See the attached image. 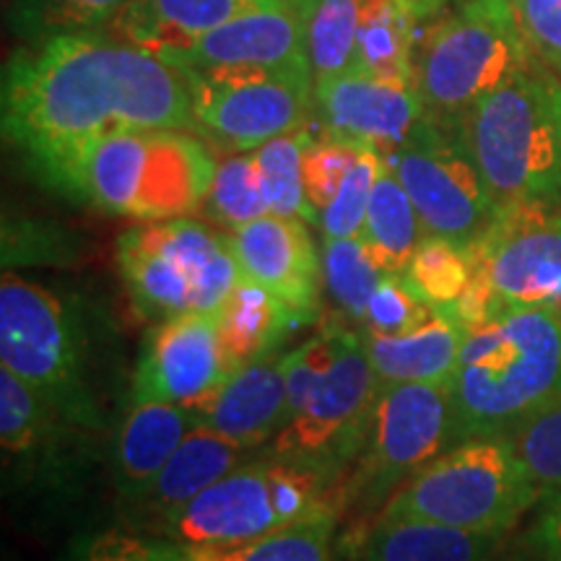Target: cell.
Masks as SVG:
<instances>
[{
  "mask_svg": "<svg viewBox=\"0 0 561 561\" xmlns=\"http://www.w3.org/2000/svg\"><path fill=\"white\" fill-rule=\"evenodd\" d=\"M419 30V16L409 0H367L351 70L416 87Z\"/></svg>",
  "mask_w": 561,
  "mask_h": 561,
  "instance_id": "cell-26",
  "label": "cell"
},
{
  "mask_svg": "<svg viewBox=\"0 0 561 561\" xmlns=\"http://www.w3.org/2000/svg\"><path fill=\"white\" fill-rule=\"evenodd\" d=\"M227 237L242 278L276 294L301 322L318 314L322 255L301 219L265 214Z\"/></svg>",
  "mask_w": 561,
  "mask_h": 561,
  "instance_id": "cell-18",
  "label": "cell"
},
{
  "mask_svg": "<svg viewBox=\"0 0 561 561\" xmlns=\"http://www.w3.org/2000/svg\"><path fill=\"white\" fill-rule=\"evenodd\" d=\"M216 320H219L224 354L231 371L276 354L291 328L301 322L276 294L242 276Z\"/></svg>",
  "mask_w": 561,
  "mask_h": 561,
  "instance_id": "cell-25",
  "label": "cell"
},
{
  "mask_svg": "<svg viewBox=\"0 0 561 561\" xmlns=\"http://www.w3.org/2000/svg\"><path fill=\"white\" fill-rule=\"evenodd\" d=\"M434 305H430L403 273H382L380 284L371 294L367 314H364V333L396 335L411 331L419 322L430 318Z\"/></svg>",
  "mask_w": 561,
  "mask_h": 561,
  "instance_id": "cell-38",
  "label": "cell"
},
{
  "mask_svg": "<svg viewBox=\"0 0 561 561\" xmlns=\"http://www.w3.org/2000/svg\"><path fill=\"white\" fill-rule=\"evenodd\" d=\"M328 481L310 468L286 460L237 466L195 500L151 525L153 536L178 546L237 543L286 525L339 510Z\"/></svg>",
  "mask_w": 561,
  "mask_h": 561,
  "instance_id": "cell-8",
  "label": "cell"
},
{
  "mask_svg": "<svg viewBox=\"0 0 561 561\" xmlns=\"http://www.w3.org/2000/svg\"><path fill=\"white\" fill-rule=\"evenodd\" d=\"M231 375L216 314L157 320L140 343L133 398H157L193 409Z\"/></svg>",
  "mask_w": 561,
  "mask_h": 561,
  "instance_id": "cell-15",
  "label": "cell"
},
{
  "mask_svg": "<svg viewBox=\"0 0 561 561\" xmlns=\"http://www.w3.org/2000/svg\"><path fill=\"white\" fill-rule=\"evenodd\" d=\"M424 234L416 206L405 193L403 182L390 170L388 161H382L359 237L385 273H405Z\"/></svg>",
  "mask_w": 561,
  "mask_h": 561,
  "instance_id": "cell-27",
  "label": "cell"
},
{
  "mask_svg": "<svg viewBox=\"0 0 561 561\" xmlns=\"http://www.w3.org/2000/svg\"><path fill=\"white\" fill-rule=\"evenodd\" d=\"M533 60L561 76V0H512Z\"/></svg>",
  "mask_w": 561,
  "mask_h": 561,
  "instance_id": "cell-40",
  "label": "cell"
},
{
  "mask_svg": "<svg viewBox=\"0 0 561 561\" xmlns=\"http://www.w3.org/2000/svg\"><path fill=\"white\" fill-rule=\"evenodd\" d=\"M364 146L346 144V140L322 136L312 138L305 149V161H301V174H305V191L310 198L312 208L325 210L331 201L339 195L343 180L354 167L356 157Z\"/></svg>",
  "mask_w": 561,
  "mask_h": 561,
  "instance_id": "cell-39",
  "label": "cell"
},
{
  "mask_svg": "<svg viewBox=\"0 0 561 561\" xmlns=\"http://www.w3.org/2000/svg\"><path fill=\"white\" fill-rule=\"evenodd\" d=\"M528 561H561V494L538 504L536 520L523 536Z\"/></svg>",
  "mask_w": 561,
  "mask_h": 561,
  "instance_id": "cell-41",
  "label": "cell"
},
{
  "mask_svg": "<svg viewBox=\"0 0 561 561\" xmlns=\"http://www.w3.org/2000/svg\"><path fill=\"white\" fill-rule=\"evenodd\" d=\"M525 473L543 500L561 494V403L551 405L510 437ZM538 502V504H541Z\"/></svg>",
  "mask_w": 561,
  "mask_h": 561,
  "instance_id": "cell-35",
  "label": "cell"
},
{
  "mask_svg": "<svg viewBox=\"0 0 561 561\" xmlns=\"http://www.w3.org/2000/svg\"><path fill=\"white\" fill-rule=\"evenodd\" d=\"M208 214L229 229L242 227L271 214L263 174L255 153H231L216 167L214 185L208 193Z\"/></svg>",
  "mask_w": 561,
  "mask_h": 561,
  "instance_id": "cell-34",
  "label": "cell"
},
{
  "mask_svg": "<svg viewBox=\"0 0 561 561\" xmlns=\"http://www.w3.org/2000/svg\"><path fill=\"white\" fill-rule=\"evenodd\" d=\"M265 3H318V0H265Z\"/></svg>",
  "mask_w": 561,
  "mask_h": 561,
  "instance_id": "cell-42",
  "label": "cell"
},
{
  "mask_svg": "<svg viewBox=\"0 0 561 561\" xmlns=\"http://www.w3.org/2000/svg\"><path fill=\"white\" fill-rule=\"evenodd\" d=\"M530 62L512 0H453L421 26L413 83L430 121L460 125Z\"/></svg>",
  "mask_w": 561,
  "mask_h": 561,
  "instance_id": "cell-4",
  "label": "cell"
},
{
  "mask_svg": "<svg viewBox=\"0 0 561 561\" xmlns=\"http://www.w3.org/2000/svg\"><path fill=\"white\" fill-rule=\"evenodd\" d=\"M447 445H453L450 385H382L364 445L362 471L351 491L364 504H388Z\"/></svg>",
  "mask_w": 561,
  "mask_h": 561,
  "instance_id": "cell-12",
  "label": "cell"
},
{
  "mask_svg": "<svg viewBox=\"0 0 561 561\" xmlns=\"http://www.w3.org/2000/svg\"><path fill=\"white\" fill-rule=\"evenodd\" d=\"M0 362L76 424L104 426L89 320L70 299L11 271L0 280Z\"/></svg>",
  "mask_w": 561,
  "mask_h": 561,
  "instance_id": "cell-5",
  "label": "cell"
},
{
  "mask_svg": "<svg viewBox=\"0 0 561 561\" xmlns=\"http://www.w3.org/2000/svg\"><path fill=\"white\" fill-rule=\"evenodd\" d=\"M339 510H325L286 528L237 543L182 546L185 561H333Z\"/></svg>",
  "mask_w": 561,
  "mask_h": 561,
  "instance_id": "cell-28",
  "label": "cell"
},
{
  "mask_svg": "<svg viewBox=\"0 0 561 561\" xmlns=\"http://www.w3.org/2000/svg\"><path fill=\"white\" fill-rule=\"evenodd\" d=\"M367 0H318L307 30V53L314 89L348 73Z\"/></svg>",
  "mask_w": 561,
  "mask_h": 561,
  "instance_id": "cell-29",
  "label": "cell"
},
{
  "mask_svg": "<svg viewBox=\"0 0 561 561\" xmlns=\"http://www.w3.org/2000/svg\"><path fill=\"white\" fill-rule=\"evenodd\" d=\"M382 159L403 182L426 234L471 244L500 208L468 151L460 125H442L424 115L409 140Z\"/></svg>",
  "mask_w": 561,
  "mask_h": 561,
  "instance_id": "cell-11",
  "label": "cell"
},
{
  "mask_svg": "<svg viewBox=\"0 0 561 561\" xmlns=\"http://www.w3.org/2000/svg\"><path fill=\"white\" fill-rule=\"evenodd\" d=\"M541 494L507 437H473L437 455L385 504L388 520H421L504 536Z\"/></svg>",
  "mask_w": 561,
  "mask_h": 561,
  "instance_id": "cell-6",
  "label": "cell"
},
{
  "mask_svg": "<svg viewBox=\"0 0 561 561\" xmlns=\"http://www.w3.org/2000/svg\"><path fill=\"white\" fill-rule=\"evenodd\" d=\"M460 130L496 206H561V76L530 62L483 96Z\"/></svg>",
  "mask_w": 561,
  "mask_h": 561,
  "instance_id": "cell-3",
  "label": "cell"
},
{
  "mask_svg": "<svg viewBox=\"0 0 561 561\" xmlns=\"http://www.w3.org/2000/svg\"><path fill=\"white\" fill-rule=\"evenodd\" d=\"M248 450L224 437L216 430L195 421L193 430L185 434L178 450L161 468V473L153 479L151 489L133 502L149 517V523H159L161 517L172 515L187 502L195 500L201 491H206L210 483H216L224 476L242 466V458Z\"/></svg>",
  "mask_w": 561,
  "mask_h": 561,
  "instance_id": "cell-23",
  "label": "cell"
},
{
  "mask_svg": "<svg viewBox=\"0 0 561 561\" xmlns=\"http://www.w3.org/2000/svg\"><path fill=\"white\" fill-rule=\"evenodd\" d=\"M193 128L185 73L112 30L58 34L19 50L3 70L5 144L55 193L110 133Z\"/></svg>",
  "mask_w": 561,
  "mask_h": 561,
  "instance_id": "cell-1",
  "label": "cell"
},
{
  "mask_svg": "<svg viewBox=\"0 0 561 561\" xmlns=\"http://www.w3.org/2000/svg\"><path fill=\"white\" fill-rule=\"evenodd\" d=\"M382 153L364 146L356 157L354 167L343 180L341 191L331 201V206L320 210V229L325 240H343V237H359L364 219H367V208L371 191H375V180L380 174Z\"/></svg>",
  "mask_w": 561,
  "mask_h": 561,
  "instance_id": "cell-36",
  "label": "cell"
},
{
  "mask_svg": "<svg viewBox=\"0 0 561 561\" xmlns=\"http://www.w3.org/2000/svg\"><path fill=\"white\" fill-rule=\"evenodd\" d=\"M453 445L510 437L561 403V310L502 307L462 335L450 380Z\"/></svg>",
  "mask_w": 561,
  "mask_h": 561,
  "instance_id": "cell-2",
  "label": "cell"
},
{
  "mask_svg": "<svg viewBox=\"0 0 561 561\" xmlns=\"http://www.w3.org/2000/svg\"><path fill=\"white\" fill-rule=\"evenodd\" d=\"M312 140L310 128H299L286 133L255 149V161L261 167L265 195H268L271 214L294 216V219L320 221L318 210L312 208L305 191V174H301V161L305 149Z\"/></svg>",
  "mask_w": 561,
  "mask_h": 561,
  "instance_id": "cell-32",
  "label": "cell"
},
{
  "mask_svg": "<svg viewBox=\"0 0 561 561\" xmlns=\"http://www.w3.org/2000/svg\"><path fill=\"white\" fill-rule=\"evenodd\" d=\"M91 430L55 409L42 392L0 369V447L5 481L34 491H73L87 466Z\"/></svg>",
  "mask_w": 561,
  "mask_h": 561,
  "instance_id": "cell-14",
  "label": "cell"
},
{
  "mask_svg": "<svg viewBox=\"0 0 561 561\" xmlns=\"http://www.w3.org/2000/svg\"><path fill=\"white\" fill-rule=\"evenodd\" d=\"M133 0H16L13 32L32 45L70 32L107 30Z\"/></svg>",
  "mask_w": 561,
  "mask_h": 561,
  "instance_id": "cell-30",
  "label": "cell"
},
{
  "mask_svg": "<svg viewBox=\"0 0 561 561\" xmlns=\"http://www.w3.org/2000/svg\"><path fill=\"white\" fill-rule=\"evenodd\" d=\"M380 380L362 335L339 325L333 359L299 413L271 439V455L331 481L367 445Z\"/></svg>",
  "mask_w": 561,
  "mask_h": 561,
  "instance_id": "cell-9",
  "label": "cell"
},
{
  "mask_svg": "<svg viewBox=\"0 0 561 561\" xmlns=\"http://www.w3.org/2000/svg\"><path fill=\"white\" fill-rule=\"evenodd\" d=\"M403 276L430 305L439 310H453L473 276V257L468 252V244L447 240V237L424 234L419 248L413 250Z\"/></svg>",
  "mask_w": 561,
  "mask_h": 561,
  "instance_id": "cell-33",
  "label": "cell"
},
{
  "mask_svg": "<svg viewBox=\"0 0 561 561\" xmlns=\"http://www.w3.org/2000/svg\"><path fill=\"white\" fill-rule=\"evenodd\" d=\"M195 419L187 405L130 398L115 434V479L125 500L138 502L178 450Z\"/></svg>",
  "mask_w": 561,
  "mask_h": 561,
  "instance_id": "cell-20",
  "label": "cell"
},
{
  "mask_svg": "<svg viewBox=\"0 0 561 561\" xmlns=\"http://www.w3.org/2000/svg\"><path fill=\"white\" fill-rule=\"evenodd\" d=\"M314 115L322 125V136L369 146L388 157L409 140L426 112L411 83L348 70L322 89H314Z\"/></svg>",
  "mask_w": 561,
  "mask_h": 561,
  "instance_id": "cell-17",
  "label": "cell"
},
{
  "mask_svg": "<svg viewBox=\"0 0 561 561\" xmlns=\"http://www.w3.org/2000/svg\"><path fill=\"white\" fill-rule=\"evenodd\" d=\"M193 94L195 128L229 151H255L307 128L314 115L310 70L182 68Z\"/></svg>",
  "mask_w": 561,
  "mask_h": 561,
  "instance_id": "cell-10",
  "label": "cell"
},
{
  "mask_svg": "<svg viewBox=\"0 0 561 561\" xmlns=\"http://www.w3.org/2000/svg\"><path fill=\"white\" fill-rule=\"evenodd\" d=\"M466 331L447 310L434 307L430 318L396 335L362 333L371 369L382 385H450Z\"/></svg>",
  "mask_w": 561,
  "mask_h": 561,
  "instance_id": "cell-21",
  "label": "cell"
},
{
  "mask_svg": "<svg viewBox=\"0 0 561 561\" xmlns=\"http://www.w3.org/2000/svg\"><path fill=\"white\" fill-rule=\"evenodd\" d=\"M261 5L268 3L265 0H133L107 30L159 58L172 60L203 34Z\"/></svg>",
  "mask_w": 561,
  "mask_h": 561,
  "instance_id": "cell-22",
  "label": "cell"
},
{
  "mask_svg": "<svg viewBox=\"0 0 561 561\" xmlns=\"http://www.w3.org/2000/svg\"><path fill=\"white\" fill-rule=\"evenodd\" d=\"M367 561H510L504 536L380 517L364 543Z\"/></svg>",
  "mask_w": 561,
  "mask_h": 561,
  "instance_id": "cell-24",
  "label": "cell"
},
{
  "mask_svg": "<svg viewBox=\"0 0 561 561\" xmlns=\"http://www.w3.org/2000/svg\"><path fill=\"white\" fill-rule=\"evenodd\" d=\"M382 273L362 237L322 242V286L348 320L364 322Z\"/></svg>",
  "mask_w": 561,
  "mask_h": 561,
  "instance_id": "cell-31",
  "label": "cell"
},
{
  "mask_svg": "<svg viewBox=\"0 0 561 561\" xmlns=\"http://www.w3.org/2000/svg\"><path fill=\"white\" fill-rule=\"evenodd\" d=\"M62 561H185L182 546L123 525L83 533L70 543Z\"/></svg>",
  "mask_w": 561,
  "mask_h": 561,
  "instance_id": "cell-37",
  "label": "cell"
},
{
  "mask_svg": "<svg viewBox=\"0 0 561 561\" xmlns=\"http://www.w3.org/2000/svg\"><path fill=\"white\" fill-rule=\"evenodd\" d=\"M191 411L198 424L210 426L248 453L263 447L286 421L284 354H271L234 369Z\"/></svg>",
  "mask_w": 561,
  "mask_h": 561,
  "instance_id": "cell-19",
  "label": "cell"
},
{
  "mask_svg": "<svg viewBox=\"0 0 561 561\" xmlns=\"http://www.w3.org/2000/svg\"><path fill=\"white\" fill-rule=\"evenodd\" d=\"M115 257L133 305L153 322L219 314L240 280L229 237L187 216L123 231Z\"/></svg>",
  "mask_w": 561,
  "mask_h": 561,
  "instance_id": "cell-7",
  "label": "cell"
},
{
  "mask_svg": "<svg viewBox=\"0 0 561 561\" xmlns=\"http://www.w3.org/2000/svg\"><path fill=\"white\" fill-rule=\"evenodd\" d=\"M468 252L502 305L561 310V206H500Z\"/></svg>",
  "mask_w": 561,
  "mask_h": 561,
  "instance_id": "cell-13",
  "label": "cell"
},
{
  "mask_svg": "<svg viewBox=\"0 0 561 561\" xmlns=\"http://www.w3.org/2000/svg\"><path fill=\"white\" fill-rule=\"evenodd\" d=\"M318 3H268L240 13L203 34L185 53L174 55L182 68H278L310 70L307 30ZM312 73V70H310Z\"/></svg>",
  "mask_w": 561,
  "mask_h": 561,
  "instance_id": "cell-16",
  "label": "cell"
}]
</instances>
